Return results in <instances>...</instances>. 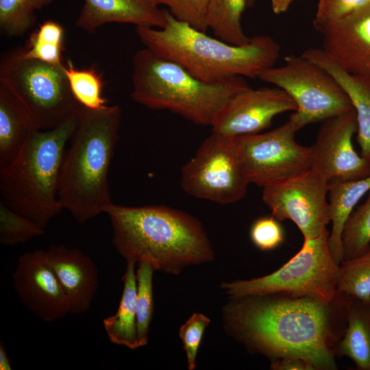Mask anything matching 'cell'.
I'll list each match as a JSON object with an SVG mask.
<instances>
[{"label":"cell","mask_w":370,"mask_h":370,"mask_svg":"<svg viewBox=\"0 0 370 370\" xmlns=\"http://www.w3.org/2000/svg\"><path fill=\"white\" fill-rule=\"evenodd\" d=\"M350 299L338 291L330 301L282 293L232 298L225 322L236 340L271 362L295 356L314 370H335Z\"/></svg>","instance_id":"obj_1"},{"label":"cell","mask_w":370,"mask_h":370,"mask_svg":"<svg viewBox=\"0 0 370 370\" xmlns=\"http://www.w3.org/2000/svg\"><path fill=\"white\" fill-rule=\"evenodd\" d=\"M106 213L112 245L126 262H145L154 270L179 274L188 266L214 258L202 225L185 212L162 205L112 204Z\"/></svg>","instance_id":"obj_2"},{"label":"cell","mask_w":370,"mask_h":370,"mask_svg":"<svg viewBox=\"0 0 370 370\" xmlns=\"http://www.w3.org/2000/svg\"><path fill=\"white\" fill-rule=\"evenodd\" d=\"M165 18L162 28L137 26L140 41L204 82L220 83L237 76L258 77L280 56L279 44L267 35L255 36L245 45H234L177 21L166 10Z\"/></svg>","instance_id":"obj_3"},{"label":"cell","mask_w":370,"mask_h":370,"mask_svg":"<svg viewBox=\"0 0 370 370\" xmlns=\"http://www.w3.org/2000/svg\"><path fill=\"white\" fill-rule=\"evenodd\" d=\"M121 110L118 105L99 109L81 106L77 128L63 157L58 197L79 223H84L113 204L108 171L119 138Z\"/></svg>","instance_id":"obj_4"},{"label":"cell","mask_w":370,"mask_h":370,"mask_svg":"<svg viewBox=\"0 0 370 370\" xmlns=\"http://www.w3.org/2000/svg\"><path fill=\"white\" fill-rule=\"evenodd\" d=\"M132 65L134 101L169 110L199 125L212 127L230 101L249 88L241 76L220 83L202 82L147 48L135 53Z\"/></svg>","instance_id":"obj_5"},{"label":"cell","mask_w":370,"mask_h":370,"mask_svg":"<svg viewBox=\"0 0 370 370\" xmlns=\"http://www.w3.org/2000/svg\"><path fill=\"white\" fill-rule=\"evenodd\" d=\"M78 123V113L59 126L36 130L16 158L0 170L2 201L43 228L63 209L59 180L66 145Z\"/></svg>","instance_id":"obj_6"},{"label":"cell","mask_w":370,"mask_h":370,"mask_svg":"<svg viewBox=\"0 0 370 370\" xmlns=\"http://www.w3.org/2000/svg\"><path fill=\"white\" fill-rule=\"evenodd\" d=\"M325 230L313 238H304L301 249L275 271L246 280L222 284L231 298L282 293L330 301L336 295L339 265L329 248Z\"/></svg>","instance_id":"obj_7"},{"label":"cell","mask_w":370,"mask_h":370,"mask_svg":"<svg viewBox=\"0 0 370 370\" xmlns=\"http://www.w3.org/2000/svg\"><path fill=\"white\" fill-rule=\"evenodd\" d=\"M64 68L25 58L19 49L1 59L0 82L27 108L38 130L59 126L82 106L71 92Z\"/></svg>","instance_id":"obj_8"},{"label":"cell","mask_w":370,"mask_h":370,"mask_svg":"<svg viewBox=\"0 0 370 370\" xmlns=\"http://www.w3.org/2000/svg\"><path fill=\"white\" fill-rule=\"evenodd\" d=\"M284 60L282 66L267 69L258 78L282 89L295 101L297 108L289 119L298 130L353 108L340 84L319 65L302 55L290 54Z\"/></svg>","instance_id":"obj_9"},{"label":"cell","mask_w":370,"mask_h":370,"mask_svg":"<svg viewBox=\"0 0 370 370\" xmlns=\"http://www.w3.org/2000/svg\"><path fill=\"white\" fill-rule=\"evenodd\" d=\"M249 184L235 138L212 132L182 168L184 192L222 205L243 199Z\"/></svg>","instance_id":"obj_10"},{"label":"cell","mask_w":370,"mask_h":370,"mask_svg":"<svg viewBox=\"0 0 370 370\" xmlns=\"http://www.w3.org/2000/svg\"><path fill=\"white\" fill-rule=\"evenodd\" d=\"M299 130L290 119L265 133L235 136L249 183L265 187L311 169V149L295 140Z\"/></svg>","instance_id":"obj_11"},{"label":"cell","mask_w":370,"mask_h":370,"mask_svg":"<svg viewBox=\"0 0 370 370\" xmlns=\"http://www.w3.org/2000/svg\"><path fill=\"white\" fill-rule=\"evenodd\" d=\"M328 180L310 169L285 182L263 187L262 199L280 221H292L304 238L319 236L331 222Z\"/></svg>","instance_id":"obj_12"},{"label":"cell","mask_w":370,"mask_h":370,"mask_svg":"<svg viewBox=\"0 0 370 370\" xmlns=\"http://www.w3.org/2000/svg\"><path fill=\"white\" fill-rule=\"evenodd\" d=\"M357 132L354 108L323 121L310 147L311 169L328 182L351 181L370 175V160L358 154L352 138Z\"/></svg>","instance_id":"obj_13"},{"label":"cell","mask_w":370,"mask_h":370,"mask_svg":"<svg viewBox=\"0 0 370 370\" xmlns=\"http://www.w3.org/2000/svg\"><path fill=\"white\" fill-rule=\"evenodd\" d=\"M12 278L21 302L41 320L54 321L70 313L67 297L45 250L23 254L18 258Z\"/></svg>","instance_id":"obj_14"},{"label":"cell","mask_w":370,"mask_h":370,"mask_svg":"<svg viewBox=\"0 0 370 370\" xmlns=\"http://www.w3.org/2000/svg\"><path fill=\"white\" fill-rule=\"evenodd\" d=\"M297 108L292 97L278 87L248 88L226 106L212 132L232 137L258 134L269 127L276 115Z\"/></svg>","instance_id":"obj_15"},{"label":"cell","mask_w":370,"mask_h":370,"mask_svg":"<svg viewBox=\"0 0 370 370\" xmlns=\"http://www.w3.org/2000/svg\"><path fill=\"white\" fill-rule=\"evenodd\" d=\"M325 52L370 86V4L336 22L314 27Z\"/></svg>","instance_id":"obj_16"},{"label":"cell","mask_w":370,"mask_h":370,"mask_svg":"<svg viewBox=\"0 0 370 370\" xmlns=\"http://www.w3.org/2000/svg\"><path fill=\"white\" fill-rule=\"evenodd\" d=\"M45 254L69 304L71 314L87 312L99 286V273L92 260L76 248L52 245Z\"/></svg>","instance_id":"obj_17"},{"label":"cell","mask_w":370,"mask_h":370,"mask_svg":"<svg viewBox=\"0 0 370 370\" xmlns=\"http://www.w3.org/2000/svg\"><path fill=\"white\" fill-rule=\"evenodd\" d=\"M165 10L151 0H84L75 25L88 33L108 23L162 28Z\"/></svg>","instance_id":"obj_18"},{"label":"cell","mask_w":370,"mask_h":370,"mask_svg":"<svg viewBox=\"0 0 370 370\" xmlns=\"http://www.w3.org/2000/svg\"><path fill=\"white\" fill-rule=\"evenodd\" d=\"M302 56L330 73L347 95L356 115L360 155L370 160V86L342 69L323 49L310 48Z\"/></svg>","instance_id":"obj_19"},{"label":"cell","mask_w":370,"mask_h":370,"mask_svg":"<svg viewBox=\"0 0 370 370\" xmlns=\"http://www.w3.org/2000/svg\"><path fill=\"white\" fill-rule=\"evenodd\" d=\"M36 130L27 108L0 82V170L16 158Z\"/></svg>","instance_id":"obj_20"},{"label":"cell","mask_w":370,"mask_h":370,"mask_svg":"<svg viewBox=\"0 0 370 370\" xmlns=\"http://www.w3.org/2000/svg\"><path fill=\"white\" fill-rule=\"evenodd\" d=\"M370 190V175L357 180H332L328 183L332 230L328 244L334 261L339 265L343 260L341 234L349 215L361 198Z\"/></svg>","instance_id":"obj_21"},{"label":"cell","mask_w":370,"mask_h":370,"mask_svg":"<svg viewBox=\"0 0 370 370\" xmlns=\"http://www.w3.org/2000/svg\"><path fill=\"white\" fill-rule=\"evenodd\" d=\"M135 262L127 261L123 275V288L115 314L105 318L103 324L109 341L131 349L138 347L136 333L137 280Z\"/></svg>","instance_id":"obj_22"},{"label":"cell","mask_w":370,"mask_h":370,"mask_svg":"<svg viewBox=\"0 0 370 370\" xmlns=\"http://www.w3.org/2000/svg\"><path fill=\"white\" fill-rule=\"evenodd\" d=\"M344 356L357 369L370 370V300L350 299L347 328L336 350V357Z\"/></svg>","instance_id":"obj_23"},{"label":"cell","mask_w":370,"mask_h":370,"mask_svg":"<svg viewBox=\"0 0 370 370\" xmlns=\"http://www.w3.org/2000/svg\"><path fill=\"white\" fill-rule=\"evenodd\" d=\"M246 7V0H210L206 18L208 28L225 42L246 44L250 38L245 34L241 22Z\"/></svg>","instance_id":"obj_24"},{"label":"cell","mask_w":370,"mask_h":370,"mask_svg":"<svg viewBox=\"0 0 370 370\" xmlns=\"http://www.w3.org/2000/svg\"><path fill=\"white\" fill-rule=\"evenodd\" d=\"M64 30L53 21L40 24L29 36L25 48L19 49L23 57L62 66Z\"/></svg>","instance_id":"obj_25"},{"label":"cell","mask_w":370,"mask_h":370,"mask_svg":"<svg viewBox=\"0 0 370 370\" xmlns=\"http://www.w3.org/2000/svg\"><path fill=\"white\" fill-rule=\"evenodd\" d=\"M341 242L343 260L357 257L370 249V190L365 201L346 220Z\"/></svg>","instance_id":"obj_26"},{"label":"cell","mask_w":370,"mask_h":370,"mask_svg":"<svg viewBox=\"0 0 370 370\" xmlns=\"http://www.w3.org/2000/svg\"><path fill=\"white\" fill-rule=\"evenodd\" d=\"M53 0H0V29L8 37L21 36L34 25L36 12Z\"/></svg>","instance_id":"obj_27"},{"label":"cell","mask_w":370,"mask_h":370,"mask_svg":"<svg viewBox=\"0 0 370 370\" xmlns=\"http://www.w3.org/2000/svg\"><path fill=\"white\" fill-rule=\"evenodd\" d=\"M336 288L349 297L370 300V249L340 263Z\"/></svg>","instance_id":"obj_28"},{"label":"cell","mask_w":370,"mask_h":370,"mask_svg":"<svg viewBox=\"0 0 370 370\" xmlns=\"http://www.w3.org/2000/svg\"><path fill=\"white\" fill-rule=\"evenodd\" d=\"M64 72L73 95L82 106L99 109L106 106L102 95L103 80L95 69H76L69 62Z\"/></svg>","instance_id":"obj_29"},{"label":"cell","mask_w":370,"mask_h":370,"mask_svg":"<svg viewBox=\"0 0 370 370\" xmlns=\"http://www.w3.org/2000/svg\"><path fill=\"white\" fill-rule=\"evenodd\" d=\"M136 271V333L138 347L148 342L149 325L153 313V273L154 269L145 262H138Z\"/></svg>","instance_id":"obj_30"},{"label":"cell","mask_w":370,"mask_h":370,"mask_svg":"<svg viewBox=\"0 0 370 370\" xmlns=\"http://www.w3.org/2000/svg\"><path fill=\"white\" fill-rule=\"evenodd\" d=\"M45 228L0 201V242L14 246L42 235Z\"/></svg>","instance_id":"obj_31"},{"label":"cell","mask_w":370,"mask_h":370,"mask_svg":"<svg viewBox=\"0 0 370 370\" xmlns=\"http://www.w3.org/2000/svg\"><path fill=\"white\" fill-rule=\"evenodd\" d=\"M157 5H165L177 21L206 32L209 29L206 18L210 0H151Z\"/></svg>","instance_id":"obj_32"},{"label":"cell","mask_w":370,"mask_h":370,"mask_svg":"<svg viewBox=\"0 0 370 370\" xmlns=\"http://www.w3.org/2000/svg\"><path fill=\"white\" fill-rule=\"evenodd\" d=\"M210 322L208 317L201 313L195 312L180 329L179 335L186 354L189 370H193L196 367L198 349L204 330Z\"/></svg>","instance_id":"obj_33"},{"label":"cell","mask_w":370,"mask_h":370,"mask_svg":"<svg viewBox=\"0 0 370 370\" xmlns=\"http://www.w3.org/2000/svg\"><path fill=\"white\" fill-rule=\"evenodd\" d=\"M249 235L254 245L262 251L275 249L285 238L280 221L273 216L257 219L251 226Z\"/></svg>","instance_id":"obj_34"},{"label":"cell","mask_w":370,"mask_h":370,"mask_svg":"<svg viewBox=\"0 0 370 370\" xmlns=\"http://www.w3.org/2000/svg\"><path fill=\"white\" fill-rule=\"evenodd\" d=\"M370 4V0H319L314 27L343 19Z\"/></svg>","instance_id":"obj_35"},{"label":"cell","mask_w":370,"mask_h":370,"mask_svg":"<svg viewBox=\"0 0 370 370\" xmlns=\"http://www.w3.org/2000/svg\"><path fill=\"white\" fill-rule=\"evenodd\" d=\"M271 369L273 370H314L310 362L295 356L283 357L271 361Z\"/></svg>","instance_id":"obj_36"},{"label":"cell","mask_w":370,"mask_h":370,"mask_svg":"<svg viewBox=\"0 0 370 370\" xmlns=\"http://www.w3.org/2000/svg\"><path fill=\"white\" fill-rule=\"evenodd\" d=\"M294 0H270L271 9L274 14L285 12Z\"/></svg>","instance_id":"obj_37"},{"label":"cell","mask_w":370,"mask_h":370,"mask_svg":"<svg viewBox=\"0 0 370 370\" xmlns=\"http://www.w3.org/2000/svg\"><path fill=\"white\" fill-rule=\"evenodd\" d=\"M0 369H12L11 361L8 357L4 344L2 341L0 342Z\"/></svg>","instance_id":"obj_38"},{"label":"cell","mask_w":370,"mask_h":370,"mask_svg":"<svg viewBox=\"0 0 370 370\" xmlns=\"http://www.w3.org/2000/svg\"><path fill=\"white\" fill-rule=\"evenodd\" d=\"M246 1H247V7L250 8V7H252L255 4L256 0H246Z\"/></svg>","instance_id":"obj_39"}]
</instances>
